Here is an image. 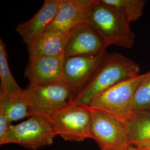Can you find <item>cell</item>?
I'll return each mask as SVG.
<instances>
[{
	"mask_svg": "<svg viewBox=\"0 0 150 150\" xmlns=\"http://www.w3.org/2000/svg\"><path fill=\"white\" fill-rule=\"evenodd\" d=\"M0 92L14 93L23 90L11 73L8 62V54L5 44L0 38Z\"/></svg>",
	"mask_w": 150,
	"mask_h": 150,
	"instance_id": "cell-17",
	"label": "cell"
},
{
	"mask_svg": "<svg viewBox=\"0 0 150 150\" xmlns=\"http://www.w3.org/2000/svg\"><path fill=\"white\" fill-rule=\"evenodd\" d=\"M87 22L108 46L115 45L129 49L133 47L136 35L131 23L102 0H97L93 6Z\"/></svg>",
	"mask_w": 150,
	"mask_h": 150,
	"instance_id": "cell-2",
	"label": "cell"
},
{
	"mask_svg": "<svg viewBox=\"0 0 150 150\" xmlns=\"http://www.w3.org/2000/svg\"><path fill=\"white\" fill-rule=\"evenodd\" d=\"M76 56L64 58L62 80L72 92L74 100L78 96L96 75L107 57Z\"/></svg>",
	"mask_w": 150,
	"mask_h": 150,
	"instance_id": "cell-8",
	"label": "cell"
},
{
	"mask_svg": "<svg viewBox=\"0 0 150 150\" xmlns=\"http://www.w3.org/2000/svg\"><path fill=\"white\" fill-rule=\"evenodd\" d=\"M111 6L129 23L142 17L146 1L145 0H102Z\"/></svg>",
	"mask_w": 150,
	"mask_h": 150,
	"instance_id": "cell-16",
	"label": "cell"
},
{
	"mask_svg": "<svg viewBox=\"0 0 150 150\" xmlns=\"http://www.w3.org/2000/svg\"><path fill=\"white\" fill-rule=\"evenodd\" d=\"M142 112H146L150 113V109H149V110H146V111H142Z\"/></svg>",
	"mask_w": 150,
	"mask_h": 150,
	"instance_id": "cell-21",
	"label": "cell"
},
{
	"mask_svg": "<svg viewBox=\"0 0 150 150\" xmlns=\"http://www.w3.org/2000/svg\"><path fill=\"white\" fill-rule=\"evenodd\" d=\"M139 64L122 54H108L96 75L75 100L89 106L98 95L124 81L139 75Z\"/></svg>",
	"mask_w": 150,
	"mask_h": 150,
	"instance_id": "cell-1",
	"label": "cell"
},
{
	"mask_svg": "<svg viewBox=\"0 0 150 150\" xmlns=\"http://www.w3.org/2000/svg\"><path fill=\"white\" fill-rule=\"evenodd\" d=\"M150 108V71L145 74L135 92L134 112H142Z\"/></svg>",
	"mask_w": 150,
	"mask_h": 150,
	"instance_id": "cell-18",
	"label": "cell"
},
{
	"mask_svg": "<svg viewBox=\"0 0 150 150\" xmlns=\"http://www.w3.org/2000/svg\"><path fill=\"white\" fill-rule=\"evenodd\" d=\"M91 108V139L101 150H124L131 145L127 120Z\"/></svg>",
	"mask_w": 150,
	"mask_h": 150,
	"instance_id": "cell-4",
	"label": "cell"
},
{
	"mask_svg": "<svg viewBox=\"0 0 150 150\" xmlns=\"http://www.w3.org/2000/svg\"><path fill=\"white\" fill-rule=\"evenodd\" d=\"M91 108L72 100L54 113L51 119L57 136L68 141L91 139Z\"/></svg>",
	"mask_w": 150,
	"mask_h": 150,
	"instance_id": "cell-3",
	"label": "cell"
},
{
	"mask_svg": "<svg viewBox=\"0 0 150 150\" xmlns=\"http://www.w3.org/2000/svg\"><path fill=\"white\" fill-rule=\"evenodd\" d=\"M0 111L11 122L30 117L29 105L24 90L14 93L0 92Z\"/></svg>",
	"mask_w": 150,
	"mask_h": 150,
	"instance_id": "cell-14",
	"label": "cell"
},
{
	"mask_svg": "<svg viewBox=\"0 0 150 150\" xmlns=\"http://www.w3.org/2000/svg\"><path fill=\"white\" fill-rule=\"evenodd\" d=\"M97 0H61L53 21L44 33L69 32L79 24L87 22L92 7Z\"/></svg>",
	"mask_w": 150,
	"mask_h": 150,
	"instance_id": "cell-10",
	"label": "cell"
},
{
	"mask_svg": "<svg viewBox=\"0 0 150 150\" xmlns=\"http://www.w3.org/2000/svg\"><path fill=\"white\" fill-rule=\"evenodd\" d=\"M69 32L43 33L28 47L29 57H64Z\"/></svg>",
	"mask_w": 150,
	"mask_h": 150,
	"instance_id": "cell-13",
	"label": "cell"
},
{
	"mask_svg": "<svg viewBox=\"0 0 150 150\" xmlns=\"http://www.w3.org/2000/svg\"><path fill=\"white\" fill-rule=\"evenodd\" d=\"M23 90L31 116H41L50 120L58 110L74 100L72 92L63 80L43 85L29 84Z\"/></svg>",
	"mask_w": 150,
	"mask_h": 150,
	"instance_id": "cell-5",
	"label": "cell"
},
{
	"mask_svg": "<svg viewBox=\"0 0 150 150\" xmlns=\"http://www.w3.org/2000/svg\"><path fill=\"white\" fill-rule=\"evenodd\" d=\"M57 136L51 121L41 116H31L11 127L0 145L16 144L37 150L51 145Z\"/></svg>",
	"mask_w": 150,
	"mask_h": 150,
	"instance_id": "cell-6",
	"label": "cell"
},
{
	"mask_svg": "<svg viewBox=\"0 0 150 150\" xmlns=\"http://www.w3.org/2000/svg\"><path fill=\"white\" fill-rule=\"evenodd\" d=\"M61 0H46L36 13L27 21L18 24L16 31L28 46L42 35L53 21Z\"/></svg>",
	"mask_w": 150,
	"mask_h": 150,
	"instance_id": "cell-12",
	"label": "cell"
},
{
	"mask_svg": "<svg viewBox=\"0 0 150 150\" xmlns=\"http://www.w3.org/2000/svg\"><path fill=\"white\" fill-rule=\"evenodd\" d=\"M11 122L5 115L0 111V143L3 141L11 127Z\"/></svg>",
	"mask_w": 150,
	"mask_h": 150,
	"instance_id": "cell-19",
	"label": "cell"
},
{
	"mask_svg": "<svg viewBox=\"0 0 150 150\" xmlns=\"http://www.w3.org/2000/svg\"><path fill=\"white\" fill-rule=\"evenodd\" d=\"M150 150L145 148H142V147H138L134 145H130L128 147H127L125 150Z\"/></svg>",
	"mask_w": 150,
	"mask_h": 150,
	"instance_id": "cell-20",
	"label": "cell"
},
{
	"mask_svg": "<svg viewBox=\"0 0 150 150\" xmlns=\"http://www.w3.org/2000/svg\"><path fill=\"white\" fill-rule=\"evenodd\" d=\"M108 47L88 22L79 24L69 32L64 58L76 56H100Z\"/></svg>",
	"mask_w": 150,
	"mask_h": 150,
	"instance_id": "cell-9",
	"label": "cell"
},
{
	"mask_svg": "<svg viewBox=\"0 0 150 150\" xmlns=\"http://www.w3.org/2000/svg\"><path fill=\"white\" fill-rule=\"evenodd\" d=\"M131 145L150 143V113L134 112L127 120Z\"/></svg>",
	"mask_w": 150,
	"mask_h": 150,
	"instance_id": "cell-15",
	"label": "cell"
},
{
	"mask_svg": "<svg viewBox=\"0 0 150 150\" xmlns=\"http://www.w3.org/2000/svg\"><path fill=\"white\" fill-rule=\"evenodd\" d=\"M64 57H29L24 72L32 85H43L62 80Z\"/></svg>",
	"mask_w": 150,
	"mask_h": 150,
	"instance_id": "cell-11",
	"label": "cell"
},
{
	"mask_svg": "<svg viewBox=\"0 0 150 150\" xmlns=\"http://www.w3.org/2000/svg\"><path fill=\"white\" fill-rule=\"evenodd\" d=\"M145 74L122 81L96 97L90 107L127 120L134 113L135 92Z\"/></svg>",
	"mask_w": 150,
	"mask_h": 150,
	"instance_id": "cell-7",
	"label": "cell"
}]
</instances>
